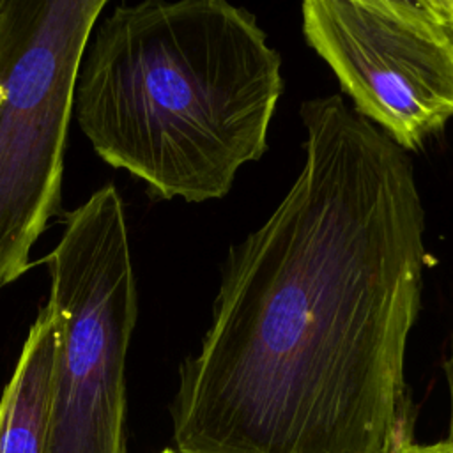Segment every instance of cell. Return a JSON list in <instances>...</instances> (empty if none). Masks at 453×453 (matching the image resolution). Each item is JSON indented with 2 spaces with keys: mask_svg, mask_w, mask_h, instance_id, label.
<instances>
[{
  "mask_svg": "<svg viewBox=\"0 0 453 453\" xmlns=\"http://www.w3.org/2000/svg\"><path fill=\"white\" fill-rule=\"evenodd\" d=\"M304 165L230 248L170 405L175 453H393L425 214L403 149L342 96L303 103Z\"/></svg>",
  "mask_w": 453,
  "mask_h": 453,
  "instance_id": "1",
  "label": "cell"
},
{
  "mask_svg": "<svg viewBox=\"0 0 453 453\" xmlns=\"http://www.w3.org/2000/svg\"><path fill=\"white\" fill-rule=\"evenodd\" d=\"M281 58L225 0L119 4L83 51L73 115L96 154L150 195L225 196L267 149Z\"/></svg>",
  "mask_w": 453,
  "mask_h": 453,
  "instance_id": "2",
  "label": "cell"
},
{
  "mask_svg": "<svg viewBox=\"0 0 453 453\" xmlns=\"http://www.w3.org/2000/svg\"><path fill=\"white\" fill-rule=\"evenodd\" d=\"M50 274L58 327L44 453H129L126 359L138 319L124 202L113 184L65 214Z\"/></svg>",
  "mask_w": 453,
  "mask_h": 453,
  "instance_id": "3",
  "label": "cell"
},
{
  "mask_svg": "<svg viewBox=\"0 0 453 453\" xmlns=\"http://www.w3.org/2000/svg\"><path fill=\"white\" fill-rule=\"evenodd\" d=\"M106 0H9L0 21V290L62 212L78 67Z\"/></svg>",
  "mask_w": 453,
  "mask_h": 453,
  "instance_id": "4",
  "label": "cell"
},
{
  "mask_svg": "<svg viewBox=\"0 0 453 453\" xmlns=\"http://www.w3.org/2000/svg\"><path fill=\"white\" fill-rule=\"evenodd\" d=\"M303 32L354 111L416 150L453 119V34L423 2L306 0Z\"/></svg>",
  "mask_w": 453,
  "mask_h": 453,
  "instance_id": "5",
  "label": "cell"
},
{
  "mask_svg": "<svg viewBox=\"0 0 453 453\" xmlns=\"http://www.w3.org/2000/svg\"><path fill=\"white\" fill-rule=\"evenodd\" d=\"M60 327L46 304L0 398V453H44Z\"/></svg>",
  "mask_w": 453,
  "mask_h": 453,
  "instance_id": "6",
  "label": "cell"
},
{
  "mask_svg": "<svg viewBox=\"0 0 453 453\" xmlns=\"http://www.w3.org/2000/svg\"><path fill=\"white\" fill-rule=\"evenodd\" d=\"M421 2L453 34V0H421Z\"/></svg>",
  "mask_w": 453,
  "mask_h": 453,
  "instance_id": "7",
  "label": "cell"
},
{
  "mask_svg": "<svg viewBox=\"0 0 453 453\" xmlns=\"http://www.w3.org/2000/svg\"><path fill=\"white\" fill-rule=\"evenodd\" d=\"M393 453H453V446L448 439L437 441L432 444H416L412 441L402 444Z\"/></svg>",
  "mask_w": 453,
  "mask_h": 453,
  "instance_id": "8",
  "label": "cell"
},
{
  "mask_svg": "<svg viewBox=\"0 0 453 453\" xmlns=\"http://www.w3.org/2000/svg\"><path fill=\"white\" fill-rule=\"evenodd\" d=\"M444 373H446V380H448V388H449V407H451V414H449V435L446 437L451 446H453V336H451V347H449V356L444 361Z\"/></svg>",
  "mask_w": 453,
  "mask_h": 453,
  "instance_id": "9",
  "label": "cell"
},
{
  "mask_svg": "<svg viewBox=\"0 0 453 453\" xmlns=\"http://www.w3.org/2000/svg\"><path fill=\"white\" fill-rule=\"evenodd\" d=\"M7 4H9V0H0V21H2V18H4V12H5V9H7Z\"/></svg>",
  "mask_w": 453,
  "mask_h": 453,
  "instance_id": "10",
  "label": "cell"
},
{
  "mask_svg": "<svg viewBox=\"0 0 453 453\" xmlns=\"http://www.w3.org/2000/svg\"><path fill=\"white\" fill-rule=\"evenodd\" d=\"M161 453H175V451H173V448H166V449H163Z\"/></svg>",
  "mask_w": 453,
  "mask_h": 453,
  "instance_id": "11",
  "label": "cell"
}]
</instances>
